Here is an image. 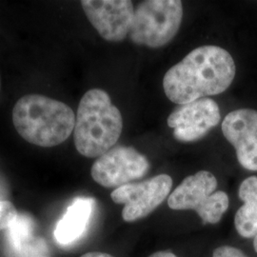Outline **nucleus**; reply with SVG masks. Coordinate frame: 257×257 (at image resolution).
I'll return each mask as SVG.
<instances>
[{
  "mask_svg": "<svg viewBox=\"0 0 257 257\" xmlns=\"http://www.w3.org/2000/svg\"><path fill=\"white\" fill-rule=\"evenodd\" d=\"M235 73L234 60L225 49L198 47L166 73L163 88L171 101L185 105L225 92Z\"/></svg>",
  "mask_w": 257,
  "mask_h": 257,
  "instance_id": "f257e3e1",
  "label": "nucleus"
},
{
  "mask_svg": "<svg viewBox=\"0 0 257 257\" xmlns=\"http://www.w3.org/2000/svg\"><path fill=\"white\" fill-rule=\"evenodd\" d=\"M13 123L29 143L52 148L62 144L74 133L75 114L63 102L42 94H26L14 107Z\"/></svg>",
  "mask_w": 257,
  "mask_h": 257,
  "instance_id": "f03ea898",
  "label": "nucleus"
},
{
  "mask_svg": "<svg viewBox=\"0 0 257 257\" xmlns=\"http://www.w3.org/2000/svg\"><path fill=\"white\" fill-rule=\"evenodd\" d=\"M122 130L121 112L107 92L92 89L83 95L74 128V145L81 156H103L118 141Z\"/></svg>",
  "mask_w": 257,
  "mask_h": 257,
  "instance_id": "7ed1b4c3",
  "label": "nucleus"
},
{
  "mask_svg": "<svg viewBox=\"0 0 257 257\" xmlns=\"http://www.w3.org/2000/svg\"><path fill=\"white\" fill-rule=\"evenodd\" d=\"M182 19L180 0H147L135 10L128 35L137 45L160 48L176 36Z\"/></svg>",
  "mask_w": 257,
  "mask_h": 257,
  "instance_id": "20e7f679",
  "label": "nucleus"
},
{
  "mask_svg": "<svg viewBox=\"0 0 257 257\" xmlns=\"http://www.w3.org/2000/svg\"><path fill=\"white\" fill-rule=\"evenodd\" d=\"M217 180L208 171H200L186 177L170 194L168 205L175 211H193L205 224H217L228 211L230 199L228 194L215 191Z\"/></svg>",
  "mask_w": 257,
  "mask_h": 257,
  "instance_id": "39448f33",
  "label": "nucleus"
},
{
  "mask_svg": "<svg viewBox=\"0 0 257 257\" xmlns=\"http://www.w3.org/2000/svg\"><path fill=\"white\" fill-rule=\"evenodd\" d=\"M150 162L135 148L117 146L98 157L91 170L92 179L104 188H119L147 175Z\"/></svg>",
  "mask_w": 257,
  "mask_h": 257,
  "instance_id": "423d86ee",
  "label": "nucleus"
},
{
  "mask_svg": "<svg viewBox=\"0 0 257 257\" xmlns=\"http://www.w3.org/2000/svg\"><path fill=\"white\" fill-rule=\"evenodd\" d=\"M173 187V179L162 174L145 181L130 183L115 189L110 197L112 201L124 205L122 218L135 222L148 216L168 197Z\"/></svg>",
  "mask_w": 257,
  "mask_h": 257,
  "instance_id": "0eeeda50",
  "label": "nucleus"
},
{
  "mask_svg": "<svg viewBox=\"0 0 257 257\" xmlns=\"http://www.w3.org/2000/svg\"><path fill=\"white\" fill-rule=\"evenodd\" d=\"M83 11L100 37L120 42L130 34L135 8L130 0H83Z\"/></svg>",
  "mask_w": 257,
  "mask_h": 257,
  "instance_id": "6e6552de",
  "label": "nucleus"
},
{
  "mask_svg": "<svg viewBox=\"0 0 257 257\" xmlns=\"http://www.w3.org/2000/svg\"><path fill=\"white\" fill-rule=\"evenodd\" d=\"M219 106L205 97L182 105L168 117V125L174 128V137L180 142H194L204 138L220 122Z\"/></svg>",
  "mask_w": 257,
  "mask_h": 257,
  "instance_id": "1a4fd4ad",
  "label": "nucleus"
},
{
  "mask_svg": "<svg viewBox=\"0 0 257 257\" xmlns=\"http://www.w3.org/2000/svg\"><path fill=\"white\" fill-rule=\"evenodd\" d=\"M222 133L235 149L239 164L248 171L257 172V110L230 111L222 122Z\"/></svg>",
  "mask_w": 257,
  "mask_h": 257,
  "instance_id": "9d476101",
  "label": "nucleus"
},
{
  "mask_svg": "<svg viewBox=\"0 0 257 257\" xmlns=\"http://www.w3.org/2000/svg\"><path fill=\"white\" fill-rule=\"evenodd\" d=\"M6 230V242L16 257L46 256L44 240L35 235V222L31 216L20 213Z\"/></svg>",
  "mask_w": 257,
  "mask_h": 257,
  "instance_id": "9b49d317",
  "label": "nucleus"
},
{
  "mask_svg": "<svg viewBox=\"0 0 257 257\" xmlns=\"http://www.w3.org/2000/svg\"><path fill=\"white\" fill-rule=\"evenodd\" d=\"M92 198L79 197L72 203L55 229L56 241L68 245L79 238L86 230L93 211Z\"/></svg>",
  "mask_w": 257,
  "mask_h": 257,
  "instance_id": "f8f14e48",
  "label": "nucleus"
},
{
  "mask_svg": "<svg viewBox=\"0 0 257 257\" xmlns=\"http://www.w3.org/2000/svg\"><path fill=\"white\" fill-rule=\"evenodd\" d=\"M238 196L243 205L234 216L235 230L244 238H254L257 235V176L243 180Z\"/></svg>",
  "mask_w": 257,
  "mask_h": 257,
  "instance_id": "ddd939ff",
  "label": "nucleus"
},
{
  "mask_svg": "<svg viewBox=\"0 0 257 257\" xmlns=\"http://www.w3.org/2000/svg\"><path fill=\"white\" fill-rule=\"evenodd\" d=\"M18 215L19 212L13 203L8 200H0V230H7Z\"/></svg>",
  "mask_w": 257,
  "mask_h": 257,
  "instance_id": "4468645a",
  "label": "nucleus"
},
{
  "mask_svg": "<svg viewBox=\"0 0 257 257\" xmlns=\"http://www.w3.org/2000/svg\"><path fill=\"white\" fill-rule=\"evenodd\" d=\"M212 257H248L240 248L232 246H221L214 249Z\"/></svg>",
  "mask_w": 257,
  "mask_h": 257,
  "instance_id": "2eb2a0df",
  "label": "nucleus"
},
{
  "mask_svg": "<svg viewBox=\"0 0 257 257\" xmlns=\"http://www.w3.org/2000/svg\"><path fill=\"white\" fill-rule=\"evenodd\" d=\"M149 257H178L175 255V253L168 251V250H161V251H156L155 253H153L152 255Z\"/></svg>",
  "mask_w": 257,
  "mask_h": 257,
  "instance_id": "dca6fc26",
  "label": "nucleus"
},
{
  "mask_svg": "<svg viewBox=\"0 0 257 257\" xmlns=\"http://www.w3.org/2000/svg\"><path fill=\"white\" fill-rule=\"evenodd\" d=\"M81 257H114L110 255L109 253H105V252H100V251H91V252H87L85 254H83Z\"/></svg>",
  "mask_w": 257,
  "mask_h": 257,
  "instance_id": "f3484780",
  "label": "nucleus"
},
{
  "mask_svg": "<svg viewBox=\"0 0 257 257\" xmlns=\"http://www.w3.org/2000/svg\"><path fill=\"white\" fill-rule=\"evenodd\" d=\"M253 248H254V250L257 252V235L253 238Z\"/></svg>",
  "mask_w": 257,
  "mask_h": 257,
  "instance_id": "a211bd4d",
  "label": "nucleus"
},
{
  "mask_svg": "<svg viewBox=\"0 0 257 257\" xmlns=\"http://www.w3.org/2000/svg\"><path fill=\"white\" fill-rule=\"evenodd\" d=\"M39 257H48V256H39Z\"/></svg>",
  "mask_w": 257,
  "mask_h": 257,
  "instance_id": "6ab92c4d",
  "label": "nucleus"
}]
</instances>
